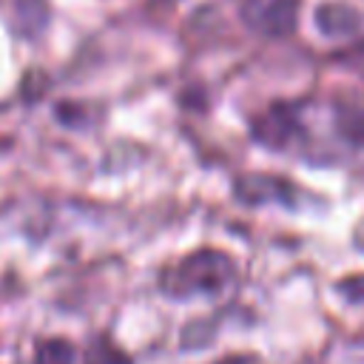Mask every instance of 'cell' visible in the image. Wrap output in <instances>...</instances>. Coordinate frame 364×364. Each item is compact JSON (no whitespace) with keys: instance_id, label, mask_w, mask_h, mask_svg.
Returning a JSON list of instances; mask_svg holds the SVG:
<instances>
[{"instance_id":"6da1fadb","label":"cell","mask_w":364,"mask_h":364,"mask_svg":"<svg viewBox=\"0 0 364 364\" xmlns=\"http://www.w3.org/2000/svg\"><path fill=\"white\" fill-rule=\"evenodd\" d=\"M233 279V259L222 250H196L176 264H171L159 287L173 299H188L199 293H219Z\"/></svg>"},{"instance_id":"7a4b0ae2","label":"cell","mask_w":364,"mask_h":364,"mask_svg":"<svg viewBox=\"0 0 364 364\" xmlns=\"http://www.w3.org/2000/svg\"><path fill=\"white\" fill-rule=\"evenodd\" d=\"M242 17L253 31L267 37H284L296 28L299 0H247L242 6Z\"/></svg>"},{"instance_id":"3957f363","label":"cell","mask_w":364,"mask_h":364,"mask_svg":"<svg viewBox=\"0 0 364 364\" xmlns=\"http://www.w3.org/2000/svg\"><path fill=\"white\" fill-rule=\"evenodd\" d=\"M299 134V119L287 105H273L264 117L253 122V136L276 151H282Z\"/></svg>"},{"instance_id":"277c9868","label":"cell","mask_w":364,"mask_h":364,"mask_svg":"<svg viewBox=\"0 0 364 364\" xmlns=\"http://www.w3.org/2000/svg\"><path fill=\"white\" fill-rule=\"evenodd\" d=\"M316 26L327 34V37H344V34H353L361 20H358V11L353 6H344V3H324L316 9Z\"/></svg>"},{"instance_id":"5b68a950","label":"cell","mask_w":364,"mask_h":364,"mask_svg":"<svg viewBox=\"0 0 364 364\" xmlns=\"http://www.w3.org/2000/svg\"><path fill=\"white\" fill-rule=\"evenodd\" d=\"M236 193H239V199L259 205L267 199H284V193H290V188L273 176H247V179L236 182Z\"/></svg>"},{"instance_id":"8992f818","label":"cell","mask_w":364,"mask_h":364,"mask_svg":"<svg viewBox=\"0 0 364 364\" xmlns=\"http://www.w3.org/2000/svg\"><path fill=\"white\" fill-rule=\"evenodd\" d=\"M336 128H338V134L347 142L364 145V105H353V102L338 105V111H336Z\"/></svg>"},{"instance_id":"52a82bcc","label":"cell","mask_w":364,"mask_h":364,"mask_svg":"<svg viewBox=\"0 0 364 364\" xmlns=\"http://www.w3.org/2000/svg\"><path fill=\"white\" fill-rule=\"evenodd\" d=\"M71 347L65 341H51L40 353V364H71Z\"/></svg>"},{"instance_id":"ba28073f","label":"cell","mask_w":364,"mask_h":364,"mask_svg":"<svg viewBox=\"0 0 364 364\" xmlns=\"http://www.w3.org/2000/svg\"><path fill=\"white\" fill-rule=\"evenodd\" d=\"M338 290L344 296H350L353 301H364V276H355V279H344L338 284Z\"/></svg>"},{"instance_id":"9c48e42d","label":"cell","mask_w":364,"mask_h":364,"mask_svg":"<svg viewBox=\"0 0 364 364\" xmlns=\"http://www.w3.org/2000/svg\"><path fill=\"white\" fill-rule=\"evenodd\" d=\"M216 364H259V361L253 355H228V358H222Z\"/></svg>"}]
</instances>
